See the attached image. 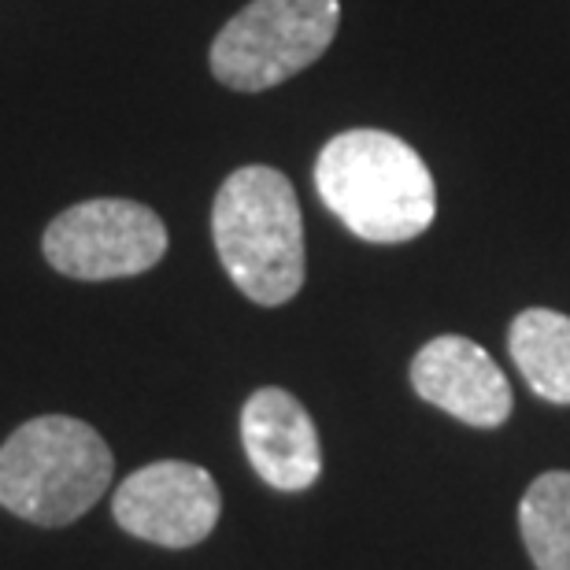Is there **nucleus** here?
I'll use <instances>...</instances> for the list:
<instances>
[{"instance_id": "8", "label": "nucleus", "mask_w": 570, "mask_h": 570, "mask_svg": "<svg viewBox=\"0 0 570 570\" xmlns=\"http://www.w3.org/2000/svg\"><path fill=\"white\" fill-rule=\"evenodd\" d=\"M242 444L271 489L301 493L323 474V444L307 407L278 385H264L242 407Z\"/></svg>"}, {"instance_id": "10", "label": "nucleus", "mask_w": 570, "mask_h": 570, "mask_svg": "<svg viewBox=\"0 0 570 570\" xmlns=\"http://www.w3.org/2000/svg\"><path fill=\"white\" fill-rule=\"evenodd\" d=\"M519 530L538 570H570V471L533 478L519 504Z\"/></svg>"}, {"instance_id": "1", "label": "nucleus", "mask_w": 570, "mask_h": 570, "mask_svg": "<svg viewBox=\"0 0 570 570\" xmlns=\"http://www.w3.org/2000/svg\"><path fill=\"white\" fill-rule=\"evenodd\" d=\"M318 200L371 245H404L430 230L438 186L426 159L390 130H345L315 159Z\"/></svg>"}, {"instance_id": "3", "label": "nucleus", "mask_w": 570, "mask_h": 570, "mask_svg": "<svg viewBox=\"0 0 570 570\" xmlns=\"http://www.w3.org/2000/svg\"><path fill=\"white\" fill-rule=\"evenodd\" d=\"M116 478L100 433L71 415H41L0 444V508L33 527H71Z\"/></svg>"}, {"instance_id": "6", "label": "nucleus", "mask_w": 570, "mask_h": 570, "mask_svg": "<svg viewBox=\"0 0 570 570\" xmlns=\"http://www.w3.org/2000/svg\"><path fill=\"white\" fill-rule=\"evenodd\" d=\"M223 497L215 478L197 463L159 460L122 478L111 497V515L130 538L159 549H193L215 530Z\"/></svg>"}, {"instance_id": "7", "label": "nucleus", "mask_w": 570, "mask_h": 570, "mask_svg": "<svg viewBox=\"0 0 570 570\" xmlns=\"http://www.w3.org/2000/svg\"><path fill=\"white\" fill-rule=\"evenodd\" d=\"M412 385L426 404L441 407L466 426L493 430L508 423L515 407V396L497 360L460 334L433 337L415 352Z\"/></svg>"}, {"instance_id": "2", "label": "nucleus", "mask_w": 570, "mask_h": 570, "mask_svg": "<svg viewBox=\"0 0 570 570\" xmlns=\"http://www.w3.org/2000/svg\"><path fill=\"white\" fill-rule=\"evenodd\" d=\"M212 237L226 275L253 304L278 307L304 285V219L293 181L275 167L234 170L215 193Z\"/></svg>"}, {"instance_id": "9", "label": "nucleus", "mask_w": 570, "mask_h": 570, "mask_svg": "<svg viewBox=\"0 0 570 570\" xmlns=\"http://www.w3.org/2000/svg\"><path fill=\"white\" fill-rule=\"evenodd\" d=\"M508 352L541 401L570 404V318L552 307H527L508 330Z\"/></svg>"}, {"instance_id": "4", "label": "nucleus", "mask_w": 570, "mask_h": 570, "mask_svg": "<svg viewBox=\"0 0 570 570\" xmlns=\"http://www.w3.org/2000/svg\"><path fill=\"white\" fill-rule=\"evenodd\" d=\"M337 27V0H253L212 41V75L237 94H264L323 60Z\"/></svg>"}, {"instance_id": "5", "label": "nucleus", "mask_w": 570, "mask_h": 570, "mask_svg": "<svg viewBox=\"0 0 570 570\" xmlns=\"http://www.w3.org/2000/svg\"><path fill=\"white\" fill-rule=\"evenodd\" d=\"M41 248L49 267L67 278H134L167 256V226L138 200H82L56 215Z\"/></svg>"}]
</instances>
